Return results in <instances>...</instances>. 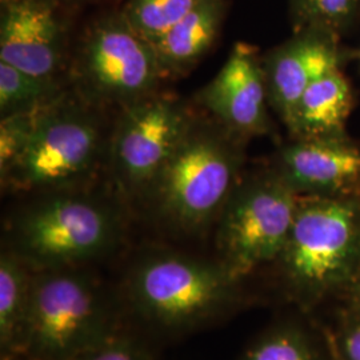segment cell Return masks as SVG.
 <instances>
[{"instance_id": "cell-1", "label": "cell", "mask_w": 360, "mask_h": 360, "mask_svg": "<svg viewBox=\"0 0 360 360\" xmlns=\"http://www.w3.org/2000/svg\"><path fill=\"white\" fill-rule=\"evenodd\" d=\"M284 284L312 304L360 282V199L300 196L294 224L278 257Z\"/></svg>"}, {"instance_id": "cell-2", "label": "cell", "mask_w": 360, "mask_h": 360, "mask_svg": "<svg viewBox=\"0 0 360 360\" xmlns=\"http://www.w3.org/2000/svg\"><path fill=\"white\" fill-rule=\"evenodd\" d=\"M119 331L112 300L83 267L34 272L15 355L74 360Z\"/></svg>"}, {"instance_id": "cell-3", "label": "cell", "mask_w": 360, "mask_h": 360, "mask_svg": "<svg viewBox=\"0 0 360 360\" xmlns=\"http://www.w3.org/2000/svg\"><path fill=\"white\" fill-rule=\"evenodd\" d=\"M239 282L219 262L153 251L129 269L124 295L144 322L180 333L230 312L238 302Z\"/></svg>"}, {"instance_id": "cell-4", "label": "cell", "mask_w": 360, "mask_h": 360, "mask_svg": "<svg viewBox=\"0 0 360 360\" xmlns=\"http://www.w3.org/2000/svg\"><path fill=\"white\" fill-rule=\"evenodd\" d=\"M119 236L120 219L107 203L52 191L15 217L8 250L34 272L77 269L108 254Z\"/></svg>"}, {"instance_id": "cell-5", "label": "cell", "mask_w": 360, "mask_h": 360, "mask_svg": "<svg viewBox=\"0 0 360 360\" xmlns=\"http://www.w3.org/2000/svg\"><path fill=\"white\" fill-rule=\"evenodd\" d=\"M240 154L230 135L193 123L147 193L156 214L184 233L217 220L238 186Z\"/></svg>"}, {"instance_id": "cell-6", "label": "cell", "mask_w": 360, "mask_h": 360, "mask_svg": "<svg viewBox=\"0 0 360 360\" xmlns=\"http://www.w3.org/2000/svg\"><path fill=\"white\" fill-rule=\"evenodd\" d=\"M300 195L278 174L236 186L218 218V262L240 281L276 262L294 224Z\"/></svg>"}, {"instance_id": "cell-7", "label": "cell", "mask_w": 360, "mask_h": 360, "mask_svg": "<svg viewBox=\"0 0 360 360\" xmlns=\"http://www.w3.org/2000/svg\"><path fill=\"white\" fill-rule=\"evenodd\" d=\"M77 71L91 95L126 105L154 95L166 77L154 46L120 11L91 26L82 44Z\"/></svg>"}, {"instance_id": "cell-8", "label": "cell", "mask_w": 360, "mask_h": 360, "mask_svg": "<svg viewBox=\"0 0 360 360\" xmlns=\"http://www.w3.org/2000/svg\"><path fill=\"white\" fill-rule=\"evenodd\" d=\"M101 132L90 115L55 104L41 119L26 148L3 176L15 191H59L95 165Z\"/></svg>"}, {"instance_id": "cell-9", "label": "cell", "mask_w": 360, "mask_h": 360, "mask_svg": "<svg viewBox=\"0 0 360 360\" xmlns=\"http://www.w3.org/2000/svg\"><path fill=\"white\" fill-rule=\"evenodd\" d=\"M193 122L176 101L150 95L126 105L112 142L116 176L129 193H147Z\"/></svg>"}, {"instance_id": "cell-10", "label": "cell", "mask_w": 360, "mask_h": 360, "mask_svg": "<svg viewBox=\"0 0 360 360\" xmlns=\"http://www.w3.org/2000/svg\"><path fill=\"white\" fill-rule=\"evenodd\" d=\"M59 3L60 0L1 1L0 62L35 77L53 79L65 44Z\"/></svg>"}, {"instance_id": "cell-11", "label": "cell", "mask_w": 360, "mask_h": 360, "mask_svg": "<svg viewBox=\"0 0 360 360\" xmlns=\"http://www.w3.org/2000/svg\"><path fill=\"white\" fill-rule=\"evenodd\" d=\"M269 92L257 50L233 44L226 63L203 90L200 103L232 134L255 135L269 129Z\"/></svg>"}, {"instance_id": "cell-12", "label": "cell", "mask_w": 360, "mask_h": 360, "mask_svg": "<svg viewBox=\"0 0 360 360\" xmlns=\"http://www.w3.org/2000/svg\"><path fill=\"white\" fill-rule=\"evenodd\" d=\"M278 174L300 196L360 199V150L343 136L297 139L282 151Z\"/></svg>"}, {"instance_id": "cell-13", "label": "cell", "mask_w": 360, "mask_h": 360, "mask_svg": "<svg viewBox=\"0 0 360 360\" xmlns=\"http://www.w3.org/2000/svg\"><path fill=\"white\" fill-rule=\"evenodd\" d=\"M338 37L318 28L296 30L295 37L276 47L263 65L269 101L288 126L309 86L339 67Z\"/></svg>"}, {"instance_id": "cell-14", "label": "cell", "mask_w": 360, "mask_h": 360, "mask_svg": "<svg viewBox=\"0 0 360 360\" xmlns=\"http://www.w3.org/2000/svg\"><path fill=\"white\" fill-rule=\"evenodd\" d=\"M227 13L226 0H202L153 46L165 75H178L196 65L217 41Z\"/></svg>"}, {"instance_id": "cell-15", "label": "cell", "mask_w": 360, "mask_h": 360, "mask_svg": "<svg viewBox=\"0 0 360 360\" xmlns=\"http://www.w3.org/2000/svg\"><path fill=\"white\" fill-rule=\"evenodd\" d=\"M351 104L347 79L336 67L318 77L302 95L287 127L297 139L343 136Z\"/></svg>"}, {"instance_id": "cell-16", "label": "cell", "mask_w": 360, "mask_h": 360, "mask_svg": "<svg viewBox=\"0 0 360 360\" xmlns=\"http://www.w3.org/2000/svg\"><path fill=\"white\" fill-rule=\"evenodd\" d=\"M34 271L6 250L0 257V348L1 356L18 352L26 321Z\"/></svg>"}, {"instance_id": "cell-17", "label": "cell", "mask_w": 360, "mask_h": 360, "mask_svg": "<svg viewBox=\"0 0 360 360\" xmlns=\"http://www.w3.org/2000/svg\"><path fill=\"white\" fill-rule=\"evenodd\" d=\"M239 360H324L319 347L302 327L282 324L262 335Z\"/></svg>"}, {"instance_id": "cell-18", "label": "cell", "mask_w": 360, "mask_h": 360, "mask_svg": "<svg viewBox=\"0 0 360 360\" xmlns=\"http://www.w3.org/2000/svg\"><path fill=\"white\" fill-rule=\"evenodd\" d=\"M202 0H126L120 13L151 44L175 26Z\"/></svg>"}, {"instance_id": "cell-19", "label": "cell", "mask_w": 360, "mask_h": 360, "mask_svg": "<svg viewBox=\"0 0 360 360\" xmlns=\"http://www.w3.org/2000/svg\"><path fill=\"white\" fill-rule=\"evenodd\" d=\"M296 30L318 28L338 38L355 26L360 0H288Z\"/></svg>"}, {"instance_id": "cell-20", "label": "cell", "mask_w": 360, "mask_h": 360, "mask_svg": "<svg viewBox=\"0 0 360 360\" xmlns=\"http://www.w3.org/2000/svg\"><path fill=\"white\" fill-rule=\"evenodd\" d=\"M56 98L53 79L27 74L0 62V110L1 115L25 110Z\"/></svg>"}, {"instance_id": "cell-21", "label": "cell", "mask_w": 360, "mask_h": 360, "mask_svg": "<svg viewBox=\"0 0 360 360\" xmlns=\"http://www.w3.org/2000/svg\"><path fill=\"white\" fill-rule=\"evenodd\" d=\"M59 99H52L34 107L13 111L1 117L0 123V174L1 176L26 148L32 134Z\"/></svg>"}, {"instance_id": "cell-22", "label": "cell", "mask_w": 360, "mask_h": 360, "mask_svg": "<svg viewBox=\"0 0 360 360\" xmlns=\"http://www.w3.org/2000/svg\"><path fill=\"white\" fill-rule=\"evenodd\" d=\"M74 360H155L150 349L134 335L120 330L101 345L91 348Z\"/></svg>"}, {"instance_id": "cell-23", "label": "cell", "mask_w": 360, "mask_h": 360, "mask_svg": "<svg viewBox=\"0 0 360 360\" xmlns=\"http://www.w3.org/2000/svg\"><path fill=\"white\" fill-rule=\"evenodd\" d=\"M336 347L340 360H360V302L345 316Z\"/></svg>"}, {"instance_id": "cell-24", "label": "cell", "mask_w": 360, "mask_h": 360, "mask_svg": "<svg viewBox=\"0 0 360 360\" xmlns=\"http://www.w3.org/2000/svg\"><path fill=\"white\" fill-rule=\"evenodd\" d=\"M102 0H60V3H65L68 6H83V4H92Z\"/></svg>"}, {"instance_id": "cell-25", "label": "cell", "mask_w": 360, "mask_h": 360, "mask_svg": "<svg viewBox=\"0 0 360 360\" xmlns=\"http://www.w3.org/2000/svg\"><path fill=\"white\" fill-rule=\"evenodd\" d=\"M1 360H35L30 359L26 356H20V355H11V356H1Z\"/></svg>"}, {"instance_id": "cell-26", "label": "cell", "mask_w": 360, "mask_h": 360, "mask_svg": "<svg viewBox=\"0 0 360 360\" xmlns=\"http://www.w3.org/2000/svg\"><path fill=\"white\" fill-rule=\"evenodd\" d=\"M358 288H360V282H359V285H358Z\"/></svg>"}, {"instance_id": "cell-27", "label": "cell", "mask_w": 360, "mask_h": 360, "mask_svg": "<svg viewBox=\"0 0 360 360\" xmlns=\"http://www.w3.org/2000/svg\"><path fill=\"white\" fill-rule=\"evenodd\" d=\"M1 1H6V0H1Z\"/></svg>"}]
</instances>
